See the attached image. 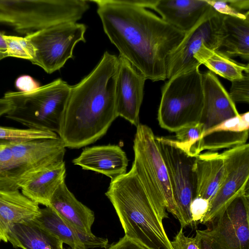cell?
<instances>
[{
    "label": "cell",
    "mask_w": 249,
    "mask_h": 249,
    "mask_svg": "<svg viewBox=\"0 0 249 249\" xmlns=\"http://www.w3.org/2000/svg\"><path fill=\"white\" fill-rule=\"evenodd\" d=\"M209 206V202L205 199L200 197L194 198L190 207L192 224L199 223L208 211Z\"/></svg>",
    "instance_id": "obj_33"
},
{
    "label": "cell",
    "mask_w": 249,
    "mask_h": 249,
    "mask_svg": "<svg viewBox=\"0 0 249 249\" xmlns=\"http://www.w3.org/2000/svg\"><path fill=\"white\" fill-rule=\"evenodd\" d=\"M113 205L128 239L146 249H173L163 220L166 210L154 205L132 166L130 170L111 180L105 194Z\"/></svg>",
    "instance_id": "obj_3"
},
{
    "label": "cell",
    "mask_w": 249,
    "mask_h": 249,
    "mask_svg": "<svg viewBox=\"0 0 249 249\" xmlns=\"http://www.w3.org/2000/svg\"><path fill=\"white\" fill-rule=\"evenodd\" d=\"M7 237L15 248L63 249V243L58 238L34 220L11 225Z\"/></svg>",
    "instance_id": "obj_23"
},
{
    "label": "cell",
    "mask_w": 249,
    "mask_h": 249,
    "mask_svg": "<svg viewBox=\"0 0 249 249\" xmlns=\"http://www.w3.org/2000/svg\"><path fill=\"white\" fill-rule=\"evenodd\" d=\"M85 0H0V22L19 33H32L49 27L76 22L89 8Z\"/></svg>",
    "instance_id": "obj_5"
},
{
    "label": "cell",
    "mask_w": 249,
    "mask_h": 249,
    "mask_svg": "<svg viewBox=\"0 0 249 249\" xmlns=\"http://www.w3.org/2000/svg\"><path fill=\"white\" fill-rule=\"evenodd\" d=\"M71 86L61 79L31 92L8 91L4 98L12 103L5 117L27 128L50 131L58 134Z\"/></svg>",
    "instance_id": "obj_4"
},
{
    "label": "cell",
    "mask_w": 249,
    "mask_h": 249,
    "mask_svg": "<svg viewBox=\"0 0 249 249\" xmlns=\"http://www.w3.org/2000/svg\"><path fill=\"white\" fill-rule=\"evenodd\" d=\"M230 6L236 11L241 13L244 10L249 11V0H228Z\"/></svg>",
    "instance_id": "obj_36"
},
{
    "label": "cell",
    "mask_w": 249,
    "mask_h": 249,
    "mask_svg": "<svg viewBox=\"0 0 249 249\" xmlns=\"http://www.w3.org/2000/svg\"><path fill=\"white\" fill-rule=\"evenodd\" d=\"M4 33L0 31V51L7 53V46Z\"/></svg>",
    "instance_id": "obj_38"
},
{
    "label": "cell",
    "mask_w": 249,
    "mask_h": 249,
    "mask_svg": "<svg viewBox=\"0 0 249 249\" xmlns=\"http://www.w3.org/2000/svg\"><path fill=\"white\" fill-rule=\"evenodd\" d=\"M10 144L19 188L39 172L64 162L66 147L59 137L10 141Z\"/></svg>",
    "instance_id": "obj_13"
},
{
    "label": "cell",
    "mask_w": 249,
    "mask_h": 249,
    "mask_svg": "<svg viewBox=\"0 0 249 249\" xmlns=\"http://www.w3.org/2000/svg\"><path fill=\"white\" fill-rule=\"evenodd\" d=\"M128 161L125 153L119 146L108 144L84 148L72 163L84 170L105 175L112 180L126 173Z\"/></svg>",
    "instance_id": "obj_17"
},
{
    "label": "cell",
    "mask_w": 249,
    "mask_h": 249,
    "mask_svg": "<svg viewBox=\"0 0 249 249\" xmlns=\"http://www.w3.org/2000/svg\"><path fill=\"white\" fill-rule=\"evenodd\" d=\"M224 15L212 7L192 29L185 33L182 41L170 55L167 79L199 67L200 65L194 55L203 45L211 49L219 50Z\"/></svg>",
    "instance_id": "obj_11"
},
{
    "label": "cell",
    "mask_w": 249,
    "mask_h": 249,
    "mask_svg": "<svg viewBox=\"0 0 249 249\" xmlns=\"http://www.w3.org/2000/svg\"><path fill=\"white\" fill-rule=\"evenodd\" d=\"M49 206L74 228L88 235L93 234L91 227L95 220L94 212L76 198L65 180L53 195Z\"/></svg>",
    "instance_id": "obj_19"
},
{
    "label": "cell",
    "mask_w": 249,
    "mask_h": 249,
    "mask_svg": "<svg viewBox=\"0 0 249 249\" xmlns=\"http://www.w3.org/2000/svg\"><path fill=\"white\" fill-rule=\"evenodd\" d=\"M198 63L205 65L213 73L231 81L242 78L249 73V64L239 63L218 50L203 45L194 55Z\"/></svg>",
    "instance_id": "obj_25"
},
{
    "label": "cell",
    "mask_w": 249,
    "mask_h": 249,
    "mask_svg": "<svg viewBox=\"0 0 249 249\" xmlns=\"http://www.w3.org/2000/svg\"><path fill=\"white\" fill-rule=\"evenodd\" d=\"M134 140L132 166L149 198L156 207L167 210L178 220L168 172L152 129L140 124Z\"/></svg>",
    "instance_id": "obj_7"
},
{
    "label": "cell",
    "mask_w": 249,
    "mask_h": 249,
    "mask_svg": "<svg viewBox=\"0 0 249 249\" xmlns=\"http://www.w3.org/2000/svg\"><path fill=\"white\" fill-rule=\"evenodd\" d=\"M223 156L225 172L218 191L199 223L206 224L214 219L238 196L249 193V144L227 149Z\"/></svg>",
    "instance_id": "obj_12"
},
{
    "label": "cell",
    "mask_w": 249,
    "mask_h": 249,
    "mask_svg": "<svg viewBox=\"0 0 249 249\" xmlns=\"http://www.w3.org/2000/svg\"><path fill=\"white\" fill-rule=\"evenodd\" d=\"M218 51L229 57L249 59V12L244 16L225 15L222 22Z\"/></svg>",
    "instance_id": "obj_22"
},
{
    "label": "cell",
    "mask_w": 249,
    "mask_h": 249,
    "mask_svg": "<svg viewBox=\"0 0 249 249\" xmlns=\"http://www.w3.org/2000/svg\"><path fill=\"white\" fill-rule=\"evenodd\" d=\"M105 33L146 79H167L171 54L185 33L130 0H94Z\"/></svg>",
    "instance_id": "obj_1"
},
{
    "label": "cell",
    "mask_w": 249,
    "mask_h": 249,
    "mask_svg": "<svg viewBox=\"0 0 249 249\" xmlns=\"http://www.w3.org/2000/svg\"><path fill=\"white\" fill-rule=\"evenodd\" d=\"M249 112L226 120L206 130L202 136V151L216 152L247 143L249 138Z\"/></svg>",
    "instance_id": "obj_18"
},
{
    "label": "cell",
    "mask_w": 249,
    "mask_h": 249,
    "mask_svg": "<svg viewBox=\"0 0 249 249\" xmlns=\"http://www.w3.org/2000/svg\"><path fill=\"white\" fill-rule=\"evenodd\" d=\"M87 27L84 24L68 22L49 27L27 35L33 55L30 60L51 74L73 58L75 45L85 42Z\"/></svg>",
    "instance_id": "obj_9"
},
{
    "label": "cell",
    "mask_w": 249,
    "mask_h": 249,
    "mask_svg": "<svg viewBox=\"0 0 249 249\" xmlns=\"http://www.w3.org/2000/svg\"><path fill=\"white\" fill-rule=\"evenodd\" d=\"M202 75L203 106L199 122L203 124L205 131L239 113L217 76L210 71Z\"/></svg>",
    "instance_id": "obj_16"
},
{
    "label": "cell",
    "mask_w": 249,
    "mask_h": 249,
    "mask_svg": "<svg viewBox=\"0 0 249 249\" xmlns=\"http://www.w3.org/2000/svg\"><path fill=\"white\" fill-rule=\"evenodd\" d=\"M204 230H196L199 249H249V193L235 198Z\"/></svg>",
    "instance_id": "obj_8"
},
{
    "label": "cell",
    "mask_w": 249,
    "mask_h": 249,
    "mask_svg": "<svg viewBox=\"0 0 249 249\" xmlns=\"http://www.w3.org/2000/svg\"><path fill=\"white\" fill-rule=\"evenodd\" d=\"M168 172L181 228L192 224L190 207L196 196V157L187 154L171 138L156 136Z\"/></svg>",
    "instance_id": "obj_10"
},
{
    "label": "cell",
    "mask_w": 249,
    "mask_h": 249,
    "mask_svg": "<svg viewBox=\"0 0 249 249\" xmlns=\"http://www.w3.org/2000/svg\"><path fill=\"white\" fill-rule=\"evenodd\" d=\"M150 8L178 30L186 33L192 29L212 8L207 0H130Z\"/></svg>",
    "instance_id": "obj_15"
},
{
    "label": "cell",
    "mask_w": 249,
    "mask_h": 249,
    "mask_svg": "<svg viewBox=\"0 0 249 249\" xmlns=\"http://www.w3.org/2000/svg\"><path fill=\"white\" fill-rule=\"evenodd\" d=\"M196 178L195 197L209 201V203L222 182L225 172L221 153L208 151L196 157L194 165Z\"/></svg>",
    "instance_id": "obj_21"
},
{
    "label": "cell",
    "mask_w": 249,
    "mask_h": 249,
    "mask_svg": "<svg viewBox=\"0 0 249 249\" xmlns=\"http://www.w3.org/2000/svg\"><path fill=\"white\" fill-rule=\"evenodd\" d=\"M15 87L20 92H31L40 87L39 83L32 77L23 75L18 77L15 81Z\"/></svg>",
    "instance_id": "obj_34"
},
{
    "label": "cell",
    "mask_w": 249,
    "mask_h": 249,
    "mask_svg": "<svg viewBox=\"0 0 249 249\" xmlns=\"http://www.w3.org/2000/svg\"><path fill=\"white\" fill-rule=\"evenodd\" d=\"M171 244L173 249H199L197 235L196 234L194 237L186 236L182 228L171 241Z\"/></svg>",
    "instance_id": "obj_32"
},
{
    "label": "cell",
    "mask_w": 249,
    "mask_h": 249,
    "mask_svg": "<svg viewBox=\"0 0 249 249\" xmlns=\"http://www.w3.org/2000/svg\"><path fill=\"white\" fill-rule=\"evenodd\" d=\"M199 67L177 74L164 84L158 111L160 126L175 132L199 122L203 106L202 73Z\"/></svg>",
    "instance_id": "obj_6"
},
{
    "label": "cell",
    "mask_w": 249,
    "mask_h": 249,
    "mask_svg": "<svg viewBox=\"0 0 249 249\" xmlns=\"http://www.w3.org/2000/svg\"><path fill=\"white\" fill-rule=\"evenodd\" d=\"M55 132L31 128L20 129L0 125V140L20 142L43 138H56Z\"/></svg>",
    "instance_id": "obj_29"
},
{
    "label": "cell",
    "mask_w": 249,
    "mask_h": 249,
    "mask_svg": "<svg viewBox=\"0 0 249 249\" xmlns=\"http://www.w3.org/2000/svg\"><path fill=\"white\" fill-rule=\"evenodd\" d=\"M107 249H146L138 243L125 236L120 239L116 243L109 246Z\"/></svg>",
    "instance_id": "obj_35"
},
{
    "label": "cell",
    "mask_w": 249,
    "mask_h": 249,
    "mask_svg": "<svg viewBox=\"0 0 249 249\" xmlns=\"http://www.w3.org/2000/svg\"><path fill=\"white\" fill-rule=\"evenodd\" d=\"M204 132L201 123L191 124L176 131L175 140L187 154L196 157L202 151V136Z\"/></svg>",
    "instance_id": "obj_27"
},
{
    "label": "cell",
    "mask_w": 249,
    "mask_h": 249,
    "mask_svg": "<svg viewBox=\"0 0 249 249\" xmlns=\"http://www.w3.org/2000/svg\"><path fill=\"white\" fill-rule=\"evenodd\" d=\"M8 56L9 55L7 53L0 51V60Z\"/></svg>",
    "instance_id": "obj_39"
},
{
    "label": "cell",
    "mask_w": 249,
    "mask_h": 249,
    "mask_svg": "<svg viewBox=\"0 0 249 249\" xmlns=\"http://www.w3.org/2000/svg\"><path fill=\"white\" fill-rule=\"evenodd\" d=\"M146 79L126 59L120 55L115 81L116 109L118 117L136 127L140 124L139 113Z\"/></svg>",
    "instance_id": "obj_14"
},
{
    "label": "cell",
    "mask_w": 249,
    "mask_h": 249,
    "mask_svg": "<svg viewBox=\"0 0 249 249\" xmlns=\"http://www.w3.org/2000/svg\"><path fill=\"white\" fill-rule=\"evenodd\" d=\"M34 220L58 238L71 249H86L81 242L74 228L50 206L40 209L39 214Z\"/></svg>",
    "instance_id": "obj_26"
},
{
    "label": "cell",
    "mask_w": 249,
    "mask_h": 249,
    "mask_svg": "<svg viewBox=\"0 0 249 249\" xmlns=\"http://www.w3.org/2000/svg\"><path fill=\"white\" fill-rule=\"evenodd\" d=\"M12 108V103L5 98H0V117L8 113Z\"/></svg>",
    "instance_id": "obj_37"
},
{
    "label": "cell",
    "mask_w": 249,
    "mask_h": 249,
    "mask_svg": "<svg viewBox=\"0 0 249 249\" xmlns=\"http://www.w3.org/2000/svg\"><path fill=\"white\" fill-rule=\"evenodd\" d=\"M19 189L10 141L0 140V190Z\"/></svg>",
    "instance_id": "obj_28"
},
{
    "label": "cell",
    "mask_w": 249,
    "mask_h": 249,
    "mask_svg": "<svg viewBox=\"0 0 249 249\" xmlns=\"http://www.w3.org/2000/svg\"><path fill=\"white\" fill-rule=\"evenodd\" d=\"M249 73H246L244 76L239 79L231 81L229 95L235 103H249Z\"/></svg>",
    "instance_id": "obj_31"
},
{
    "label": "cell",
    "mask_w": 249,
    "mask_h": 249,
    "mask_svg": "<svg viewBox=\"0 0 249 249\" xmlns=\"http://www.w3.org/2000/svg\"><path fill=\"white\" fill-rule=\"evenodd\" d=\"M118 57L106 51L92 71L71 86L58 135L66 147L80 148L107 132L118 117L115 81Z\"/></svg>",
    "instance_id": "obj_2"
},
{
    "label": "cell",
    "mask_w": 249,
    "mask_h": 249,
    "mask_svg": "<svg viewBox=\"0 0 249 249\" xmlns=\"http://www.w3.org/2000/svg\"><path fill=\"white\" fill-rule=\"evenodd\" d=\"M65 162L49 167L34 175L24 183L21 193L32 201L49 206L50 199L60 184L65 180Z\"/></svg>",
    "instance_id": "obj_24"
},
{
    "label": "cell",
    "mask_w": 249,
    "mask_h": 249,
    "mask_svg": "<svg viewBox=\"0 0 249 249\" xmlns=\"http://www.w3.org/2000/svg\"><path fill=\"white\" fill-rule=\"evenodd\" d=\"M38 205L19 190H0V241L8 242L7 235L11 225L33 220L39 213Z\"/></svg>",
    "instance_id": "obj_20"
},
{
    "label": "cell",
    "mask_w": 249,
    "mask_h": 249,
    "mask_svg": "<svg viewBox=\"0 0 249 249\" xmlns=\"http://www.w3.org/2000/svg\"><path fill=\"white\" fill-rule=\"evenodd\" d=\"M7 53L9 56L30 60L33 57L32 47L25 37L5 35Z\"/></svg>",
    "instance_id": "obj_30"
}]
</instances>
